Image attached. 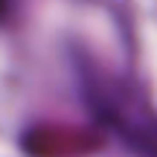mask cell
Listing matches in <instances>:
<instances>
[{"instance_id":"obj_1","label":"cell","mask_w":157,"mask_h":157,"mask_svg":"<svg viewBox=\"0 0 157 157\" xmlns=\"http://www.w3.org/2000/svg\"><path fill=\"white\" fill-rule=\"evenodd\" d=\"M0 6H3V0H0Z\"/></svg>"}]
</instances>
